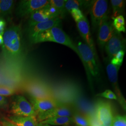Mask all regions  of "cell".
I'll return each mask as SVG.
<instances>
[{
	"instance_id": "obj_1",
	"label": "cell",
	"mask_w": 126,
	"mask_h": 126,
	"mask_svg": "<svg viewBox=\"0 0 126 126\" xmlns=\"http://www.w3.org/2000/svg\"><path fill=\"white\" fill-rule=\"evenodd\" d=\"M2 51L5 60L10 63L18 62L23 56L22 33L20 25L5 29L3 35Z\"/></svg>"
},
{
	"instance_id": "obj_2",
	"label": "cell",
	"mask_w": 126,
	"mask_h": 126,
	"mask_svg": "<svg viewBox=\"0 0 126 126\" xmlns=\"http://www.w3.org/2000/svg\"><path fill=\"white\" fill-rule=\"evenodd\" d=\"M31 41L34 44L51 42L65 45L73 50L79 56L76 45L60 27H53L37 35Z\"/></svg>"
},
{
	"instance_id": "obj_3",
	"label": "cell",
	"mask_w": 126,
	"mask_h": 126,
	"mask_svg": "<svg viewBox=\"0 0 126 126\" xmlns=\"http://www.w3.org/2000/svg\"><path fill=\"white\" fill-rule=\"evenodd\" d=\"M76 45L79 55V58L82 61L89 81L91 82V77L99 79L100 77L98 65V59L88 45L85 43L79 41Z\"/></svg>"
},
{
	"instance_id": "obj_4",
	"label": "cell",
	"mask_w": 126,
	"mask_h": 126,
	"mask_svg": "<svg viewBox=\"0 0 126 126\" xmlns=\"http://www.w3.org/2000/svg\"><path fill=\"white\" fill-rule=\"evenodd\" d=\"M92 30L96 32L101 24L108 18L109 5L107 0H91L89 7Z\"/></svg>"
},
{
	"instance_id": "obj_5",
	"label": "cell",
	"mask_w": 126,
	"mask_h": 126,
	"mask_svg": "<svg viewBox=\"0 0 126 126\" xmlns=\"http://www.w3.org/2000/svg\"><path fill=\"white\" fill-rule=\"evenodd\" d=\"M10 108L13 115L36 118V113L32 104L22 95H16L14 98Z\"/></svg>"
},
{
	"instance_id": "obj_6",
	"label": "cell",
	"mask_w": 126,
	"mask_h": 126,
	"mask_svg": "<svg viewBox=\"0 0 126 126\" xmlns=\"http://www.w3.org/2000/svg\"><path fill=\"white\" fill-rule=\"evenodd\" d=\"M56 17H60L59 14L49 3L44 8L36 10L30 15L28 21V27Z\"/></svg>"
},
{
	"instance_id": "obj_7",
	"label": "cell",
	"mask_w": 126,
	"mask_h": 126,
	"mask_svg": "<svg viewBox=\"0 0 126 126\" xmlns=\"http://www.w3.org/2000/svg\"><path fill=\"white\" fill-rule=\"evenodd\" d=\"M50 0H21L16 9V14L20 17L31 15L35 11L48 4Z\"/></svg>"
},
{
	"instance_id": "obj_8",
	"label": "cell",
	"mask_w": 126,
	"mask_h": 126,
	"mask_svg": "<svg viewBox=\"0 0 126 126\" xmlns=\"http://www.w3.org/2000/svg\"><path fill=\"white\" fill-rule=\"evenodd\" d=\"M94 112L102 126H112L113 112L112 106L108 102L99 100L94 108Z\"/></svg>"
},
{
	"instance_id": "obj_9",
	"label": "cell",
	"mask_w": 126,
	"mask_h": 126,
	"mask_svg": "<svg viewBox=\"0 0 126 126\" xmlns=\"http://www.w3.org/2000/svg\"><path fill=\"white\" fill-rule=\"evenodd\" d=\"M104 48L108 59L111 60L119 51H124L125 40L123 38L121 33L114 30L112 36L107 42Z\"/></svg>"
},
{
	"instance_id": "obj_10",
	"label": "cell",
	"mask_w": 126,
	"mask_h": 126,
	"mask_svg": "<svg viewBox=\"0 0 126 126\" xmlns=\"http://www.w3.org/2000/svg\"><path fill=\"white\" fill-rule=\"evenodd\" d=\"M61 22V18L56 17L28 27L27 33L30 40H32L39 34L51 28L60 27Z\"/></svg>"
},
{
	"instance_id": "obj_11",
	"label": "cell",
	"mask_w": 126,
	"mask_h": 126,
	"mask_svg": "<svg viewBox=\"0 0 126 126\" xmlns=\"http://www.w3.org/2000/svg\"><path fill=\"white\" fill-rule=\"evenodd\" d=\"M120 67H121L120 66H114L110 62L108 63L107 64L106 71L108 79L112 84L113 88L115 91L117 100L122 105V106L125 108V100L122 94L121 90H120L118 83V72Z\"/></svg>"
},
{
	"instance_id": "obj_12",
	"label": "cell",
	"mask_w": 126,
	"mask_h": 126,
	"mask_svg": "<svg viewBox=\"0 0 126 126\" xmlns=\"http://www.w3.org/2000/svg\"><path fill=\"white\" fill-rule=\"evenodd\" d=\"M97 42L99 48L103 50L106 43L113 35L114 29L113 27L112 21L109 18L105 20L98 29Z\"/></svg>"
},
{
	"instance_id": "obj_13",
	"label": "cell",
	"mask_w": 126,
	"mask_h": 126,
	"mask_svg": "<svg viewBox=\"0 0 126 126\" xmlns=\"http://www.w3.org/2000/svg\"><path fill=\"white\" fill-rule=\"evenodd\" d=\"M30 100L36 113V117L55 108L58 104L52 98L40 99L31 96Z\"/></svg>"
},
{
	"instance_id": "obj_14",
	"label": "cell",
	"mask_w": 126,
	"mask_h": 126,
	"mask_svg": "<svg viewBox=\"0 0 126 126\" xmlns=\"http://www.w3.org/2000/svg\"><path fill=\"white\" fill-rule=\"evenodd\" d=\"M77 27L84 43L88 45L94 53L96 58L98 59L94 41L92 36L90 24L86 16L79 22L77 23Z\"/></svg>"
},
{
	"instance_id": "obj_15",
	"label": "cell",
	"mask_w": 126,
	"mask_h": 126,
	"mask_svg": "<svg viewBox=\"0 0 126 126\" xmlns=\"http://www.w3.org/2000/svg\"><path fill=\"white\" fill-rule=\"evenodd\" d=\"M73 113L69 107L64 104L58 103L55 108L37 116L36 121L39 123L52 117H72Z\"/></svg>"
},
{
	"instance_id": "obj_16",
	"label": "cell",
	"mask_w": 126,
	"mask_h": 126,
	"mask_svg": "<svg viewBox=\"0 0 126 126\" xmlns=\"http://www.w3.org/2000/svg\"><path fill=\"white\" fill-rule=\"evenodd\" d=\"M30 96L40 99L52 98L49 90L45 86L39 84H32L27 88Z\"/></svg>"
},
{
	"instance_id": "obj_17",
	"label": "cell",
	"mask_w": 126,
	"mask_h": 126,
	"mask_svg": "<svg viewBox=\"0 0 126 126\" xmlns=\"http://www.w3.org/2000/svg\"><path fill=\"white\" fill-rule=\"evenodd\" d=\"M8 120L16 126H37L36 117L10 116Z\"/></svg>"
},
{
	"instance_id": "obj_18",
	"label": "cell",
	"mask_w": 126,
	"mask_h": 126,
	"mask_svg": "<svg viewBox=\"0 0 126 126\" xmlns=\"http://www.w3.org/2000/svg\"><path fill=\"white\" fill-rule=\"evenodd\" d=\"M39 123L50 126H69L73 122L72 117H55L50 118Z\"/></svg>"
},
{
	"instance_id": "obj_19",
	"label": "cell",
	"mask_w": 126,
	"mask_h": 126,
	"mask_svg": "<svg viewBox=\"0 0 126 126\" xmlns=\"http://www.w3.org/2000/svg\"><path fill=\"white\" fill-rule=\"evenodd\" d=\"M91 1L81 0H66L65 4V9L67 12L72 9H80L89 8Z\"/></svg>"
},
{
	"instance_id": "obj_20",
	"label": "cell",
	"mask_w": 126,
	"mask_h": 126,
	"mask_svg": "<svg viewBox=\"0 0 126 126\" xmlns=\"http://www.w3.org/2000/svg\"><path fill=\"white\" fill-rule=\"evenodd\" d=\"M15 1L12 0H0V16H9L12 13Z\"/></svg>"
},
{
	"instance_id": "obj_21",
	"label": "cell",
	"mask_w": 126,
	"mask_h": 126,
	"mask_svg": "<svg viewBox=\"0 0 126 126\" xmlns=\"http://www.w3.org/2000/svg\"><path fill=\"white\" fill-rule=\"evenodd\" d=\"M110 1L113 9L112 18L122 15V14L124 11L126 0H111Z\"/></svg>"
},
{
	"instance_id": "obj_22",
	"label": "cell",
	"mask_w": 126,
	"mask_h": 126,
	"mask_svg": "<svg viewBox=\"0 0 126 126\" xmlns=\"http://www.w3.org/2000/svg\"><path fill=\"white\" fill-rule=\"evenodd\" d=\"M66 0H50V4L56 9L60 15V18L63 17L67 13L65 9Z\"/></svg>"
},
{
	"instance_id": "obj_23",
	"label": "cell",
	"mask_w": 126,
	"mask_h": 126,
	"mask_svg": "<svg viewBox=\"0 0 126 126\" xmlns=\"http://www.w3.org/2000/svg\"><path fill=\"white\" fill-rule=\"evenodd\" d=\"M113 19V25L114 30L118 32H126L125 20L122 15L116 16Z\"/></svg>"
},
{
	"instance_id": "obj_24",
	"label": "cell",
	"mask_w": 126,
	"mask_h": 126,
	"mask_svg": "<svg viewBox=\"0 0 126 126\" xmlns=\"http://www.w3.org/2000/svg\"><path fill=\"white\" fill-rule=\"evenodd\" d=\"M73 122L77 126H90L89 121L85 115L79 113H73L72 116Z\"/></svg>"
},
{
	"instance_id": "obj_25",
	"label": "cell",
	"mask_w": 126,
	"mask_h": 126,
	"mask_svg": "<svg viewBox=\"0 0 126 126\" xmlns=\"http://www.w3.org/2000/svg\"><path fill=\"white\" fill-rule=\"evenodd\" d=\"M125 55V51L124 50H121L119 51L112 59H111L110 63L114 66H120L122 65L123 62V58Z\"/></svg>"
},
{
	"instance_id": "obj_26",
	"label": "cell",
	"mask_w": 126,
	"mask_h": 126,
	"mask_svg": "<svg viewBox=\"0 0 126 126\" xmlns=\"http://www.w3.org/2000/svg\"><path fill=\"white\" fill-rule=\"evenodd\" d=\"M112 126H126V116L117 115L113 117Z\"/></svg>"
},
{
	"instance_id": "obj_27",
	"label": "cell",
	"mask_w": 126,
	"mask_h": 126,
	"mask_svg": "<svg viewBox=\"0 0 126 126\" xmlns=\"http://www.w3.org/2000/svg\"><path fill=\"white\" fill-rule=\"evenodd\" d=\"M85 115L89 121L90 126H102L98 120L94 111L93 113L86 114Z\"/></svg>"
},
{
	"instance_id": "obj_28",
	"label": "cell",
	"mask_w": 126,
	"mask_h": 126,
	"mask_svg": "<svg viewBox=\"0 0 126 126\" xmlns=\"http://www.w3.org/2000/svg\"><path fill=\"white\" fill-rule=\"evenodd\" d=\"M72 17L76 23H78L82 20L85 17L82 11L80 9H72L70 12Z\"/></svg>"
},
{
	"instance_id": "obj_29",
	"label": "cell",
	"mask_w": 126,
	"mask_h": 126,
	"mask_svg": "<svg viewBox=\"0 0 126 126\" xmlns=\"http://www.w3.org/2000/svg\"><path fill=\"white\" fill-rule=\"evenodd\" d=\"M15 93L13 88L8 86H0V95L3 96H8L13 95Z\"/></svg>"
},
{
	"instance_id": "obj_30",
	"label": "cell",
	"mask_w": 126,
	"mask_h": 126,
	"mask_svg": "<svg viewBox=\"0 0 126 126\" xmlns=\"http://www.w3.org/2000/svg\"><path fill=\"white\" fill-rule=\"evenodd\" d=\"M97 96L103 97L108 99L117 100V97L115 94L110 90H106L103 93L98 94Z\"/></svg>"
},
{
	"instance_id": "obj_31",
	"label": "cell",
	"mask_w": 126,
	"mask_h": 126,
	"mask_svg": "<svg viewBox=\"0 0 126 126\" xmlns=\"http://www.w3.org/2000/svg\"><path fill=\"white\" fill-rule=\"evenodd\" d=\"M8 99L6 97L0 95V108L6 109L8 106Z\"/></svg>"
},
{
	"instance_id": "obj_32",
	"label": "cell",
	"mask_w": 126,
	"mask_h": 126,
	"mask_svg": "<svg viewBox=\"0 0 126 126\" xmlns=\"http://www.w3.org/2000/svg\"><path fill=\"white\" fill-rule=\"evenodd\" d=\"M0 124L1 126H16L8 119L7 120L5 118L0 119Z\"/></svg>"
},
{
	"instance_id": "obj_33",
	"label": "cell",
	"mask_w": 126,
	"mask_h": 126,
	"mask_svg": "<svg viewBox=\"0 0 126 126\" xmlns=\"http://www.w3.org/2000/svg\"><path fill=\"white\" fill-rule=\"evenodd\" d=\"M6 27V22L4 19L0 21V35L3 36Z\"/></svg>"
},
{
	"instance_id": "obj_34",
	"label": "cell",
	"mask_w": 126,
	"mask_h": 126,
	"mask_svg": "<svg viewBox=\"0 0 126 126\" xmlns=\"http://www.w3.org/2000/svg\"><path fill=\"white\" fill-rule=\"evenodd\" d=\"M3 44V36L0 35V45H2Z\"/></svg>"
},
{
	"instance_id": "obj_35",
	"label": "cell",
	"mask_w": 126,
	"mask_h": 126,
	"mask_svg": "<svg viewBox=\"0 0 126 126\" xmlns=\"http://www.w3.org/2000/svg\"><path fill=\"white\" fill-rule=\"evenodd\" d=\"M37 126H51L48 124H41L40 123H37Z\"/></svg>"
},
{
	"instance_id": "obj_36",
	"label": "cell",
	"mask_w": 126,
	"mask_h": 126,
	"mask_svg": "<svg viewBox=\"0 0 126 126\" xmlns=\"http://www.w3.org/2000/svg\"><path fill=\"white\" fill-rule=\"evenodd\" d=\"M4 19V18H3V17H2L1 16H0V21H1V20H3Z\"/></svg>"
},
{
	"instance_id": "obj_37",
	"label": "cell",
	"mask_w": 126,
	"mask_h": 126,
	"mask_svg": "<svg viewBox=\"0 0 126 126\" xmlns=\"http://www.w3.org/2000/svg\"><path fill=\"white\" fill-rule=\"evenodd\" d=\"M75 126H77V125H75Z\"/></svg>"
},
{
	"instance_id": "obj_38",
	"label": "cell",
	"mask_w": 126,
	"mask_h": 126,
	"mask_svg": "<svg viewBox=\"0 0 126 126\" xmlns=\"http://www.w3.org/2000/svg\"><path fill=\"white\" fill-rule=\"evenodd\" d=\"M0 126H1V125H0Z\"/></svg>"
},
{
	"instance_id": "obj_39",
	"label": "cell",
	"mask_w": 126,
	"mask_h": 126,
	"mask_svg": "<svg viewBox=\"0 0 126 126\" xmlns=\"http://www.w3.org/2000/svg\"></svg>"
}]
</instances>
